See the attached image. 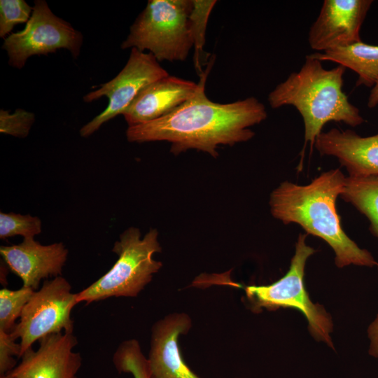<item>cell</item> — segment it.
Here are the masks:
<instances>
[{"label":"cell","mask_w":378,"mask_h":378,"mask_svg":"<svg viewBox=\"0 0 378 378\" xmlns=\"http://www.w3.org/2000/svg\"><path fill=\"white\" fill-rule=\"evenodd\" d=\"M34 121L35 115L22 108H17L13 113L0 110V132L2 134L25 138Z\"/></svg>","instance_id":"obj_23"},{"label":"cell","mask_w":378,"mask_h":378,"mask_svg":"<svg viewBox=\"0 0 378 378\" xmlns=\"http://www.w3.org/2000/svg\"><path fill=\"white\" fill-rule=\"evenodd\" d=\"M319 61H331L358 75L356 86L373 87L378 80V46L358 41L323 52L309 55Z\"/></svg>","instance_id":"obj_16"},{"label":"cell","mask_w":378,"mask_h":378,"mask_svg":"<svg viewBox=\"0 0 378 378\" xmlns=\"http://www.w3.org/2000/svg\"><path fill=\"white\" fill-rule=\"evenodd\" d=\"M372 2L325 0L309 31L311 48L324 52L360 41V29Z\"/></svg>","instance_id":"obj_10"},{"label":"cell","mask_w":378,"mask_h":378,"mask_svg":"<svg viewBox=\"0 0 378 378\" xmlns=\"http://www.w3.org/2000/svg\"><path fill=\"white\" fill-rule=\"evenodd\" d=\"M341 197L370 221V230L378 239V176L346 177Z\"/></svg>","instance_id":"obj_17"},{"label":"cell","mask_w":378,"mask_h":378,"mask_svg":"<svg viewBox=\"0 0 378 378\" xmlns=\"http://www.w3.org/2000/svg\"><path fill=\"white\" fill-rule=\"evenodd\" d=\"M345 181L343 173L335 169L322 173L305 186L284 181L271 193V213L284 224L297 223L307 234L327 242L335 253L337 267L377 266L371 253L360 248L341 225L336 201L343 192Z\"/></svg>","instance_id":"obj_2"},{"label":"cell","mask_w":378,"mask_h":378,"mask_svg":"<svg viewBox=\"0 0 378 378\" xmlns=\"http://www.w3.org/2000/svg\"><path fill=\"white\" fill-rule=\"evenodd\" d=\"M32 11L33 7L24 0H1L0 37L5 38L15 25L27 23Z\"/></svg>","instance_id":"obj_22"},{"label":"cell","mask_w":378,"mask_h":378,"mask_svg":"<svg viewBox=\"0 0 378 378\" xmlns=\"http://www.w3.org/2000/svg\"><path fill=\"white\" fill-rule=\"evenodd\" d=\"M214 61L211 58L189 99L158 119L128 127L127 139L136 143L165 141L171 143L175 155L195 149L216 158L220 146L252 139L255 133L249 127L267 118L266 108L253 97L228 104L211 101L205 94V83Z\"/></svg>","instance_id":"obj_1"},{"label":"cell","mask_w":378,"mask_h":378,"mask_svg":"<svg viewBox=\"0 0 378 378\" xmlns=\"http://www.w3.org/2000/svg\"><path fill=\"white\" fill-rule=\"evenodd\" d=\"M112 251L118 255L117 261L102 277L77 293L78 303L90 304L111 297H136L162 265L153 258L161 251L156 229H150L141 238L139 229L130 227L120 234Z\"/></svg>","instance_id":"obj_4"},{"label":"cell","mask_w":378,"mask_h":378,"mask_svg":"<svg viewBox=\"0 0 378 378\" xmlns=\"http://www.w3.org/2000/svg\"><path fill=\"white\" fill-rule=\"evenodd\" d=\"M192 0H150L130 27L122 49L149 50L158 62L184 61L193 47Z\"/></svg>","instance_id":"obj_5"},{"label":"cell","mask_w":378,"mask_h":378,"mask_svg":"<svg viewBox=\"0 0 378 378\" xmlns=\"http://www.w3.org/2000/svg\"><path fill=\"white\" fill-rule=\"evenodd\" d=\"M168 75L151 53L132 48L127 62L120 72L112 80L101 84L97 90L84 96L85 102L105 96L108 104L100 114L80 130V136L92 135L104 123L122 114L144 88Z\"/></svg>","instance_id":"obj_9"},{"label":"cell","mask_w":378,"mask_h":378,"mask_svg":"<svg viewBox=\"0 0 378 378\" xmlns=\"http://www.w3.org/2000/svg\"><path fill=\"white\" fill-rule=\"evenodd\" d=\"M368 335L370 340L368 354L372 357L378 358V314L369 325Z\"/></svg>","instance_id":"obj_25"},{"label":"cell","mask_w":378,"mask_h":378,"mask_svg":"<svg viewBox=\"0 0 378 378\" xmlns=\"http://www.w3.org/2000/svg\"><path fill=\"white\" fill-rule=\"evenodd\" d=\"M345 69L341 65L326 69L321 61L308 55L300 71L292 73L268 95L272 108L292 105L298 109L304 125V145L309 142L311 149L328 122L356 127L365 121L342 90Z\"/></svg>","instance_id":"obj_3"},{"label":"cell","mask_w":378,"mask_h":378,"mask_svg":"<svg viewBox=\"0 0 378 378\" xmlns=\"http://www.w3.org/2000/svg\"><path fill=\"white\" fill-rule=\"evenodd\" d=\"M197 89V83L168 75L144 88L122 115L129 127L158 119L189 99Z\"/></svg>","instance_id":"obj_15"},{"label":"cell","mask_w":378,"mask_h":378,"mask_svg":"<svg viewBox=\"0 0 378 378\" xmlns=\"http://www.w3.org/2000/svg\"><path fill=\"white\" fill-rule=\"evenodd\" d=\"M0 378H15L10 372H7L4 375H0Z\"/></svg>","instance_id":"obj_27"},{"label":"cell","mask_w":378,"mask_h":378,"mask_svg":"<svg viewBox=\"0 0 378 378\" xmlns=\"http://www.w3.org/2000/svg\"><path fill=\"white\" fill-rule=\"evenodd\" d=\"M216 2V0H192V8L188 17L189 29L195 48V67L199 76L204 73L201 66V58L204 54L206 25Z\"/></svg>","instance_id":"obj_18"},{"label":"cell","mask_w":378,"mask_h":378,"mask_svg":"<svg viewBox=\"0 0 378 378\" xmlns=\"http://www.w3.org/2000/svg\"><path fill=\"white\" fill-rule=\"evenodd\" d=\"M38 342V348H29L10 371L15 378H77L82 358L74 351L77 339L73 332L50 334Z\"/></svg>","instance_id":"obj_11"},{"label":"cell","mask_w":378,"mask_h":378,"mask_svg":"<svg viewBox=\"0 0 378 378\" xmlns=\"http://www.w3.org/2000/svg\"><path fill=\"white\" fill-rule=\"evenodd\" d=\"M68 253L62 242L42 245L34 238L0 247V254L9 269L22 280L23 286L34 290L41 279L62 274Z\"/></svg>","instance_id":"obj_12"},{"label":"cell","mask_w":378,"mask_h":378,"mask_svg":"<svg viewBox=\"0 0 378 378\" xmlns=\"http://www.w3.org/2000/svg\"><path fill=\"white\" fill-rule=\"evenodd\" d=\"M314 146L321 155L335 157L350 177L378 176V134L364 137L332 128L318 135Z\"/></svg>","instance_id":"obj_14"},{"label":"cell","mask_w":378,"mask_h":378,"mask_svg":"<svg viewBox=\"0 0 378 378\" xmlns=\"http://www.w3.org/2000/svg\"><path fill=\"white\" fill-rule=\"evenodd\" d=\"M82 44L80 31L56 16L46 1L36 0L24 29L5 38L2 48L7 52L9 65L20 69L29 57L53 53L62 48L77 58Z\"/></svg>","instance_id":"obj_7"},{"label":"cell","mask_w":378,"mask_h":378,"mask_svg":"<svg viewBox=\"0 0 378 378\" xmlns=\"http://www.w3.org/2000/svg\"><path fill=\"white\" fill-rule=\"evenodd\" d=\"M192 323L185 313H173L153 326L148 361L150 378H200L185 363L178 337L186 335Z\"/></svg>","instance_id":"obj_13"},{"label":"cell","mask_w":378,"mask_h":378,"mask_svg":"<svg viewBox=\"0 0 378 378\" xmlns=\"http://www.w3.org/2000/svg\"><path fill=\"white\" fill-rule=\"evenodd\" d=\"M10 332L0 330V375L11 371L16 365L13 356L20 357V345Z\"/></svg>","instance_id":"obj_24"},{"label":"cell","mask_w":378,"mask_h":378,"mask_svg":"<svg viewBox=\"0 0 378 378\" xmlns=\"http://www.w3.org/2000/svg\"><path fill=\"white\" fill-rule=\"evenodd\" d=\"M42 223L37 216L13 212L0 213V239H6L16 235L24 239L34 238L41 232Z\"/></svg>","instance_id":"obj_21"},{"label":"cell","mask_w":378,"mask_h":378,"mask_svg":"<svg viewBox=\"0 0 378 378\" xmlns=\"http://www.w3.org/2000/svg\"><path fill=\"white\" fill-rule=\"evenodd\" d=\"M35 290L22 286L15 290L8 288L0 290V330L11 332L22 310Z\"/></svg>","instance_id":"obj_20"},{"label":"cell","mask_w":378,"mask_h":378,"mask_svg":"<svg viewBox=\"0 0 378 378\" xmlns=\"http://www.w3.org/2000/svg\"><path fill=\"white\" fill-rule=\"evenodd\" d=\"M71 286L60 276L46 280L35 290L24 306L20 321L10 332L20 339V357L36 341L53 333L73 332L71 312L78 304L77 293H71Z\"/></svg>","instance_id":"obj_8"},{"label":"cell","mask_w":378,"mask_h":378,"mask_svg":"<svg viewBox=\"0 0 378 378\" xmlns=\"http://www.w3.org/2000/svg\"><path fill=\"white\" fill-rule=\"evenodd\" d=\"M307 234H300L295 253L286 274L274 283L267 286H248L245 288L252 307L276 310L292 308L301 312L308 322V330L318 342L326 343L334 349L331 338L333 323L324 307L314 303L304 287V268L307 259L316 250L306 243Z\"/></svg>","instance_id":"obj_6"},{"label":"cell","mask_w":378,"mask_h":378,"mask_svg":"<svg viewBox=\"0 0 378 378\" xmlns=\"http://www.w3.org/2000/svg\"><path fill=\"white\" fill-rule=\"evenodd\" d=\"M368 107L372 108L378 105V80L372 87L368 99Z\"/></svg>","instance_id":"obj_26"},{"label":"cell","mask_w":378,"mask_h":378,"mask_svg":"<svg viewBox=\"0 0 378 378\" xmlns=\"http://www.w3.org/2000/svg\"><path fill=\"white\" fill-rule=\"evenodd\" d=\"M113 362L119 372L130 373L134 378H150L148 358L136 340L122 342L114 353Z\"/></svg>","instance_id":"obj_19"}]
</instances>
